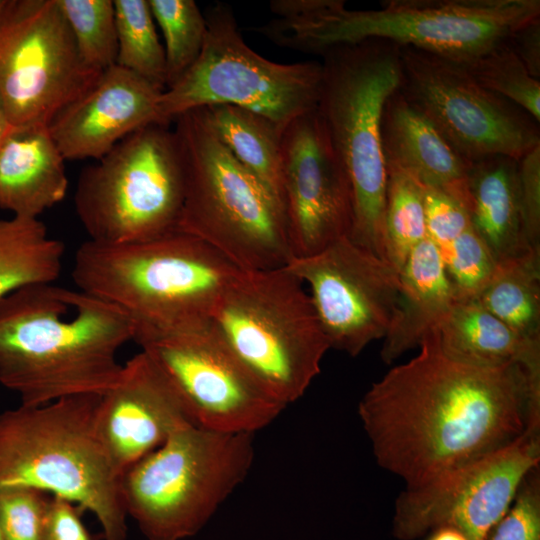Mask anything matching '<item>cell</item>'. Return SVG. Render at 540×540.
<instances>
[{"label": "cell", "instance_id": "6da1fadb", "mask_svg": "<svg viewBox=\"0 0 540 540\" xmlns=\"http://www.w3.org/2000/svg\"><path fill=\"white\" fill-rule=\"evenodd\" d=\"M358 406L376 462L406 488L429 483L540 430V377L520 365L457 361L436 330Z\"/></svg>", "mask_w": 540, "mask_h": 540}, {"label": "cell", "instance_id": "7a4b0ae2", "mask_svg": "<svg viewBox=\"0 0 540 540\" xmlns=\"http://www.w3.org/2000/svg\"><path fill=\"white\" fill-rule=\"evenodd\" d=\"M133 339L132 322L102 299L55 283L26 286L0 299V383L23 406L102 396Z\"/></svg>", "mask_w": 540, "mask_h": 540}, {"label": "cell", "instance_id": "3957f363", "mask_svg": "<svg viewBox=\"0 0 540 540\" xmlns=\"http://www.w3.org/2000/svg\"><path fill=\"white\" fill-rule=\"evenodd\" d=\"M272 12L279 18L262 32L285 47L320 55L380 39L464 63L540 18V1L385 0L379 9L349 10L341 0H276Z\"/></svg>", "mask_w": 540, "mask_h": 540}, {"label": "cell", "instance_id": "277c9868", "mask_svg": "<svg viewBox=\"0 0 540 540\" xmlns=\"http://www.w3.org/2000/svg\"><path fill=\"white\" fill-rule=\"evenodd\" d=\"M241 271L203 240L176 229L131 243L88 239L75 252L72 279L124 313L135 341L209 320Z\"/></svg>", "mask_w": 540, "mask_h": 540}, {"label": "cell", "instance_id": "5b68a950", "mask_svg": "<svg viewBox=\"0 0 540 540\" xmlns=\"http://www.w3.org/2000/svg\"><path fill=\"white\" fill-rule=\"evenodd\" d=\"M100 395H78L0 414V488L29 487L93 513L103 540H126L123 474L97 425Z\"/></svg>", "mask_w": 540, "mask_h": 540}, {"label": "cell", "instance_id": "8992f818", "mask_svg": "<svg viewBox=\"0 0 540 540\" xmlns=\"http://www.w3.org/2000/svg\"><path fill=\"white\" fill-rule=\"evenodd\" d=\"M174 121L184 173L177 230L203 240L243 271L286 266L293 253L281 202L220 141L203 107Z\"/></svg>", "mask_w": 540, "mask_h": 540}, {"label": "cell", "instance_id": "52a82bcc", "mask_svg": "<svg viewBox=\"0 0 540 540\" xmlns=\"http://www.w3.org/2000/svg\"><path fill=\"white\" fill-rule=\"evenodd\" d=\"M323 57L316 110L350 182L349 239L385 260L383 219L387 169L381 147L386 100L401 82L399 46L368 39L331 47Z\"/></svg>", "mask_w": 540, "mask_h": 540}, {"label": "cell", "instance_id": "ba28073f", "mask_svg": "<svg viewBox=\"0 0 540 540\" xmlns=\"http://www.w3.org/2000/svg\"><path fill=\"white\" fill-rule=\"evenodd\" d=\"M302 284L285 266L242 270L210 316L233 355L285 406L305 393L330 349Z\"/></svg>", "mask_w": 540, "mask_h": 540}, {"label": "cell", "instance_id": "9c48e42d", "mask_svg": "<svg viewBox=\"0 0 540 540\" xmlns=\"http://www.w3.org/2000/svg\"><path fill=\"white\" fill-rule=\"evenodd\" d=\"M253 437L193 423L178 427L123 474L127 515L148 540L194 536L246 478L254 459Z\"/></svg>", "mask_w": 540, "mask_h": 540}, {"label": "cell", "instance_id": "30bf717a", "mask_svg": "<svg viewBox=\"0 0 540 540\" xmlns=\"http://www.w3.org/2000/svg\"><path fill=\"white\" fill-rule=\"evenodd\" d=\"M184 173L173 130L144 126L85 167L74 193L76 214L89 236L118 244L177 229Z\"/></svg>", "mask_w": 540, "mask_h": 540}, {"label": "cell", "instance_id": "8fae6325", "mask_svg": "<svg viewBox=\"0 0 540 540\" xmlns=\"http://www.w3.org/2000/svg\"><path fill=\"white\" fill-rule=\"evenodd\" d=\"M207 34L195 63L159 100L168 126L180 114L211 105H233L257 112L281 129L316 109L321 62H272L243 40L228 6L217 4L205 17Z\"/></svg>", "mask_w": 540, "mask_h": 540}, {"label": "cell", "instance_id": "7c38bea8", "mask_svg": "<svg viewBox=\"0 0 540 540\" xmlns=\"http://www.w3.org/2000/svg\"><path fill=\"white\" fill-rule=\"evenodd\" d=\"M99 75L81 60L56 0H5L0 103L14 127L48 126Z\"/></svg>", "mask_w": 540, "mask_h": 540}, {"label": "cell", "instance_id": "4fadbf2b", "mask_svg": "<svg viewBox=\"0 0 540 540\" xmlns=\"http://www.w3.org/2000/svg\"><path fill=\"white\" fill-rule=\"evenodd\" d=\"M399 53V92L467 161L494 155L519 160L540 145L539 123L458 62L411 46H399Z\"/></svg>", "mask_w": 540, "mask_h": 540}, {"label": "cell", "instance_id": "5bb4252c", "mask_svg": "<svg viewBox=\"0 0 540 540\" xmlns=\"http://www.w3.org/2000/svg\"><path fill=\"white\" fill-rule=\"evenodd\" d=\"M135 341L170 379L199 427L254 434L286 408L243 367L210 319Z\"/></svg>", "mask_w": 540, "mask_h": 540}, {"label": "cell", "instance_id": "9a60e30c", "mask_svg": "<svg viewBox=\"0 0 540 540\" xmlns=\"http://www.w3.org/2000/svg\"><path fill=\"white\" fill-rule=\"evenodd\" d=\"M540 462V430L421 486L404 488L395 501L392 534L415 540L441 526L485 540L506 513L524 478Z\"/></svg>", "mask_w": 540, "mask_h": 540}, {"label": "cell", "instance_id": "2e32d148", "mask_svg": "<svg viewBox=\"0 0 540 540\" xmlns=\"http://www.w3.org/2000/svg\"><path fill=\"white\" fill-rule=\"evenodd\" d=\"M285 267L309 285L330 348L354 357L385 337L402 288L400 273L387 261L343 237Z\"/></svg>", "mask_w": 540, "mask_h": 540}, {"label": "cell", "instance_id": "e0dca14e", "mask_svg": "<svg viewBox=\"0 0 540 540\" xmlns=\"http://www.w3.org/2000/svg\"><path fill=\"white\" fill-rule=\"evenodd\" d=\"M282 205L293 257L348 237L352 190L316 109L292 120L281 137Z\"/></svg>", "mask_w": 540, "mask_h": 540}, {"label": "cell", "instance_id": "ac0fdd59", "mask_svg": "<svg viewBox=\"0 0 540 540\" xmlns=\"http://www.w3.org/2000/svg\"><path fill=\"white\" fill-rule=\"evenodd\" d=\"M187 423L193 421L180 394L143 350L123 364L98 406L100 436L122 474Z\"/></svg>", "mask_w": 540, "mask_h": 540}, {"label": "cell", "instance_id": "d6986e66", "mask_svg": "<svg viewBox=\"0 0 540 540\" xmlns=\"http://www.w3.org/2000/svg\"><path fill=\"white\" fill-rule=\"evenodd\" d=\"M162 92L115 64L53 118L50 135L65 160H98L132 132L150 124L163 125Z\"/></svg>", "mask_w": 540, "mask_h": 540}, {"label": "cell", "instance_id": "ffe728a7", "mask_svg": "<svg viewBox=\"0 0 540 540\" xmlns=\"http://www.w3.org/2000/svg\"><path fill=\"white\" fill-rule=\"evenodd\" d=\"M380 133L386 168L406 173L424 188L445 192L467 208L470 162L405 100L399 90L386 100Z\"/></svg>", "mask_w": 540, "mask_h": 540}, {"label": "cell", "instance_id": "44dd1931", "mask_svg": "<svg viewBox=\"0 0 540 540\" xmlns=\"http://www.w3.org/2000/svg\"><path fill=\"white\" fill-rule=\"evenodd\" d=\"M65 159L48 126L14 127L0 145V208L38 218L67 192Z\"/></svg>", "mask_w": 540, "mask_h": 540}, {"label": "cell", "instance_id": "7402d4cb", "mask_svg": "<svg viewBox=\"0 0 540 540\" xmlns=\"http://www.w3.org/2000/svg\"><path fill=\"white\" fill-rule=\"evenodd\" d=\"M401 294L381 358L392 363L438 329L457 300L436 245L426 237L400 271Z\"/></svg>", "mask_w": 540, "mask_h": 540}, {"label": "cell", "instance_id": "603a6c76", "mask_svg": "<svg viewBox=\"0 0 540 540\" xmlns=\"http://www.w3.org/2000/svg\"><path fill=\"white\" fill-rule=\"evenodd\" d=\"M470 223L498 262L532 248L520 206L518 160L494 155L471 161L467 172Z\"/></svg>", "mask_w": 540, "mask_h": 540}, {"label": "cell", "instance_id": "cb8c5ba5", "mask_svg": "<svg viewBox=\"0 0 540 540\" xmlns=\"http://www.w3.org/2000/svg\"><path fill=\"white\" fill-rule=\"evenodd\" d=\"M436 335L449 357L474 366L520 365L540 377V342L523 338L476 299H457Z\"/></svg>", "mask_w": 540, "mask_h": 540}, {"label": "cell", "instance_id": "d4e9b609", "mask_svg": "<svg viewBox=\"0 0 540 540\" xmlns=\"http://www.w3.org/2000/svg\"><path fill=\"white\" fill-rule=\"evenodd\" d=\"M203 108L220 141L282 204L283 129L267 117L242 107L220 104Z\"/></svg>", "mask_w": 540, "mask_h": 540}, {"label": "cell", "instance_id": "484cf974", "mask_svg": "<svg viewBox=\"0 0 540 540\" xmlns=\"http://www.w3.org/2000/svg\"><path fill=\"white\" fill-rule=\"evenodd\" d=\"M64 244L38 218H0V299L26 286L54 283Z\"/></svg>", "mask_w": 540, "mask_h": 540}, {"label": "cell", "instance_id": "4316f807", "mask_svg": "<svg viewBox=\"0 0 540 540\" xmlns=\"http://www.w3.org/2000/svg\"><path fill=\"white\" fill-rule=\"evenodd\" d=\"M476 299L517 334L540 342V248L498 262Z\"/></svg>", "mask_w": 540, "mask_h": 540}, {"label": "cell", "instance_id": "83f0119b", "mask_svg": "<svg viewBox=\"0 0 540 540\" xmlns=\"http://www.w3.org/2000/svg\"><path fill=\"white\" fill-rule=\"evenodd\" d=\"M386 169L384 257L400 273L413 249L427 237L425 188L398 169Z\"/></svg>", "mask_w": 540, "mask_h": 540}, {"label": "cell", "instance_id": "f1b7e54d", "mask_svg": "<svg viewBox=\"0 0 540 540\" xmlns=\"http://www.w3.org/2000/svg\"><path fill=\"white\" fill-rule=\"evenodd\" d=\"M116 65L166 89V61L148 0H114Z\"/></svg>", "mask_w": 540, "mask_h": 540}, {"label": "cell", "instance_id": "f546056e", "mask_svg": "<svg viewBox=\"0 0 540 540\" xmlns=\"http://www.w3.org/2000/svg\"><path fill=\"white\" fill-rule=\"evenodd\" d=\"M148 2L165 40L167 89L198 59L207 34L206 18L193 0Z\"/></svg>", "mask_w": 540, "mask_h": 540}, {"label": "cell", "instance_id": "4dcf8cb0", "mask_svg": "<svg viewBox=\"0 0 540 540\" xmlns=\"http://www.w3.org/2000/svg\"><path fill=\"white\" fill-rule=\"evenodd\" d=\"M83 63L101 73L116 64L117 30L112 0H56Z\"/></svg>", "mask_w": 540, "mask_h": 540}, {"label": "cell", "instance_id": "1f68e13d", "mask_svg": "<svg viewBox=\"0 0 540 540\" xmlns=\"http://www.w3.org/2000/svg\"><path fill=\"white\" fill-rule=\"evenodd\" d=\"M459 64L480 85L513 102L540 123V80L527 72L508 40Z\"/></svg>", "mask_w": 540, "mask_h": 540}, {"label": "cell", "instance_id": "d6a6232c", "mask_svg": "<svg viewBox=\"0 0 540 540\" xmlns=\"http://www.w3.org/2000/svg\"><path fill=\"white\" fill-rule=\"evenodd\" d=\"M440 254L457 299L476 298L497 267L494 256L472 226Z\"/></svg>", "mask_w": 540, "mask_h": 540}, {"label": "cell", "instance_id": "836d02e7", "mask_svg": "<svg viewBox=\"0 0 540 540\" xmlns=\"http://www.w3.org/2000/svg\"><path fill=\"white\" fill-rule=\"evenodd\" d=\"M49 498L29 487L0 488V534L3 540H42Z\"/></svg>", "mask_w": 540, "mask_h": 540}, {"label": "cell", "instance_id": "e575fe53", "mask_svg": "<svg viewBox=\"0 0 540 540\" xmlns=\"http://www.w3.org/2000/svg\"><path fill=\"white\" fill-rule=\"evenodd\" d=\"M538 468L522 481L513 502L485 540H540V478Z\"/></svg>", "mask_w": 540, "mask_h": 540}, {"label": "cell", "instance_id": "d590c367", "mask_svg": "<svg viewBox=\"0 0 540 540\" xmlns=\"http://www.w3.org/2000/svg\"><path fill=\"white\" fill-rule=\"evenodd\" d=\"M427 237L441 252L471 227L465 205L440 190L425 188Z\"/></svg>", "mask_w": 540, "mask_h": 540}, {"label": "cell", "instance_id": "8d00e7d4", "mask_svg": "<svg viewBox=\"0 0 540 540\" xmlns=\"http://www.w3.org/2000/svg\"><path fill=\"white\" fill-rule=\"evenodd\" d=\"M518 181L524 233L532 248H540V145L518 160Z\"/></svg>", "mask_w": 540, "mask_h": 540}, {"label": "cell", "instance_id": "74e56055", "mask_svg": "<svg viewBox=\"0 0 540 540\" xmlns=\"http://www.w3.org/2000/svg\"><path fill=\"white\" fill-rule=\"evenodd\" d=\"M80 511L72 502L52 496L46 510L42 540H99L82 522Z\"/></svg>", "mask_w": 540, "mask_h": 540}, {"label": "cell", "instance_id": "f35d334b", "mask_svg": "<svg viewBox=\"0 0 540 540\" xmlns=\"http://www.w3.org/2000/svg\"><path fill=\"white\" fill-rule=\"evenodd\" d=\"M508 43L527 72L540 80V18L515 30Z\"/></svg>", "mask_w": 540, "mask_h": 540}, {"label": "cell", "instance_id": "ab89813d", "mask_svg": "<svg viewBox=\"0 0 540 540\" xmlns=\"http://www.w3.org/2000/svg\"><path fill=\"white\" fill-rule=\"evenodd\" d=\"M427 540H469V538L457 528L441 526L432 530Z\"/></svg>", "mask_w": 540, "mask_h": 540}, {"label": "cell", "instance_id": "60d3db41", "mask_svg": "<svg viewBox=\"0 0 540 540\" xmlns=\"http://www.w3.org/2000/svg\"><path fill=\"white\" fill-rule=\"evenodd\" d=\"M14 126L10 123L1 103H0V145L12 132Z\"/></svg>", "mask_w": 540, "mask_h": 540}, {"label": "cell", "instance_id": "b9f144b4", "mask_svg": "<svg viewBox=\"0 0 540 540\" xmlns=\"http://www.w3.org/2000/svg\"><path fill=\"white\" fill-rule=\"evenodd\" d=\"M4 3H5V0H0V10L3 7Z\"/></svg>", "mask_w": 540, "mask_h": 540}, {"label": "cell", "instance_id": "7bdbcfd3", "mask_svg": "<svg viewBox=\"0 0 540 540\" xmlns=\"http://www.w3.org/2000/svg\"><path fill=\"white\" fill-rule=\"evenodd\" d=\"M0 540H3L1 534H0Z\"/></svg>", "mask_w": 540, "mask_h": 540}]
</instances>
